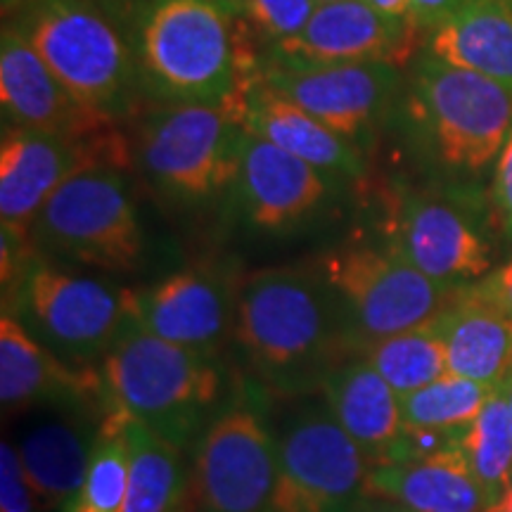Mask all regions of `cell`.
<instances>
[{
    "label": "cell",
    "instance_id": "6da1fadb",
    "mask_svg": "<svg viewBox=\"0 0 512 512\" xmlns=\"http://www.w3.org/2000/svg\"><path fill=\"white\" fill-rule=\"evenodd\" d=\"M233 337L264 387L278 396L316 394L358 354L337 292L316 268H264L235 290Z\"/></svg>",
    "mask_w": 512,
    "mask_h": 512
},
{
    "label": "cell",
    "instance_id": "7a4b0ae2",
    "mask_svg": "<svg viewBox=\"0 0 512 512\" xmlns=\"http://www.w3.org/2000/svg\"><path fill=\"white\" fill-rule=\"evenodd\" d=\"M216 0H147L136 48L140 83L164 105H228L242 117L259 64L245 22Z\"/></svg>",
    "mask_w": 512,
    "mask_h": 512
},
{
    "label": "cell",
    "instance_id": "3957f363",
    "mask_svg": "<svg viewBox=\"0 0 512 512\" xmlns=\"http://www.w3.org/2000/svg\"><path fill=\"white\" fill-rule=\"evenodd\" d=\"M100 375L114 406L178 448L200 432L221 392L216 356L166 342L128 318Z\"/></svg>",
    "mask_w": 512,
    "mask_h": 512
},
{
    "label": "cell",
    "instance_id": "277c9868",
    "mask_svg": "<svg viewBox=\"0 0 512 512\" xmlns=\"http://www.w3.org/2000/svg\"><path fill=\"white\" fill-rule=\"evenodd\" d=\"M15 27L81 105L117 119L133 107L140 83L133 41L95 0H43Z\"/></svg>",
    "mask_w": 512,
    "mask_h": 512
},
{
    "label": "cell",
    "instance_id": "5b68a950",
    "mask_svg": "<svg viewBox=\"0 0 512 512\" xmlns=\"http://www.w3.org/2000/svg\"><path fill=\"white\" fill-rule=\"evenodd\" d=\"M271 420L278 458L273 512H351L366 501L373 463L349 437L323 396L283 399Z\"/></svg>",
    "mask_w": 512,
    "mask_h": 512
},
{
    "label": "cell",
    "instance_id": "8992f818",
    "mask_svg": "<svg viewBox=\"0 0 512 512\" xmlns=\"http://www.w3.org/2000/svg\"><path fill=\"white\" fill-rule=\"evenodd\" d=\"M245 136L233 107L166 102L140 128L138 157L159 190L197 202L235 183Z\"/></svg>",
    "mask_w": 512,
    "mask_h": 512
},
{
    "label": "cell",
    "instance_id": "52a82bcc",
    "mask_svg": "<svg viewBox=\"0 0 512 512\" xmlns=\"http://www.w3.org/2000/svg\"><path fill=\"white\" fill-rule=\"evenodd\" d=\"M318 271L337 292L358 351L430 323L458 290L418 271L389 245L339 247L320 259Z\"/></svg>",
    "mask_w": 512,
    "mask_h": 512
},
{
    "label": "cell",
    "instance_id": "ba28073f",
    "mask_svg": "<svg viewBox=\"0 0 512 512\" xmlns=\"http://www.w3.org/2000/svg\"><path fill=\"white\" fill-rule=\"evenodd\" d=\"M29 235L43 252L105 271H131L143 252L136 204L112 166L69 178L38 211Z\"/></svg>",
    "mask_w": 512,
    "mask_h": 512
},
{
    "label": "cell",
    "instance_id": "9c48e42d",
    "mask_svg": "<svg viewBox=\"0 0 512 512\" xmlns=\"http://www.w3.org/2000/svg\"><path fill=\"white\" fill-rule=\"evenodd\" d=\"M415 110L448 166L479 174L512 131V91L494 79L425 57L415 72Z\"/></svg>",
    "mask_w": 512,
    "mask_h": 512
},
{
    "label": "cell",
    "instance_id": "30bf717a",
    "mask_svg": "<svg viewBox=\"0 0 512 512\" xmlns=\"http://www.w3.org/2000/svg\"><path fill=\"white\" fill-rule=\"evenodd\" d=\"M15 311L57 358L76 368L102 361L126 325V290L48 264L29 268Z\"/></svg>",
    "mask_w": 512,
    "mask_h": 512
},
{
    "label": "cell",
    "instance_id": "8fae6325",
    "mask_svg": "<svg viewBox=\"0 0 512 512\" xmlns=\"http://www.w3.org/2000/svg\"><path fill=\"white\" fill-rule=\"evenodd\" d=\"M126 140L117 128L86 140H69L24 128H5L0 145V216L3 226L27 230L57 188L93 166L124 169Z\"/></svg>",
    "mask_w": 512,
    "mask_h": 512
},
{
    "label": "cell",
    "instance_id": "7c38bea8",
    "mask_svg": "<svg viewBox=\"0 0 512 512\" xmlns=\"http://www.w3.org/2000/svg\"><path fill=\"white\" fill-rule=\"evenodd\" d=\"M204 512H273L278 458L268 422L230 406L204 427L195 458Z\"/></svg>",
    "mask_w": 512,
    "mask_h": 512
},
{
    "label": "cell",
    "instance_id": "4fadbf2b",
    "mask_svg": "<svg viewBox=\"0 0 512 512\" xmlns=\"http://www.w3.org/2000/svg\"><path fill=\"white\" fill-rule=\"evenodd\" d=\"M102 396H76L31 408L15 446L38 508L72 512L91 465L105 411Z\"/></svg>",
    "mask_w": 512,
    "mask_h": 512
},
{
    "label": "cell",
    "instance_id": "5bb4252c",
    "mask_svg": "<svg viewBox=\"0 0 512 512\" xmlns=\"http://www.w3.org/2000/svg\"><path fill=\"white\" fill-rule=\"evenodd\" d=\"M259 79L347 140L380 119L396 86L392 64H313L275 50Z\"/></svg>",
    "mask_w": 512,
    "mask_h": 512
},
{
    "label": "cell",
    "instance_id": "9a60e30c",
    "mask_svg": "<svg viewBox=\"0 0 512 512\" xmlns=\"http://www.w3.org/2000/svg\"><path fill=\"white\" fill-rule=\"evenodd\" d=\"M235 292L216 273L190 268L155 287L126 290V316L166 342L216 356L233 335Z\"/></svg>",
    "mask_w": 512,
    "mask_h": 512
},
{
    "label": "cell",
    "instance_id": "2e32d148",
    "mask_svg": "<svg viewBox=\"0 0 512 512\" xmlns=\"http://www.w3.org/2000/svg\"><path fill=\"white\" fill-rule=\"evenodd\" d=\"M0 102L12 128L86 140L114 128V119L81 105L15 24L0 38Z\"/></svg>",
    "mask_w": 512,
    "mask_h": 512
},
{
    "label": "cell",
    "instance_id": "e0dca14e",
    "mask_svg": "<svg viewBox=\"0 0 512 512\" xmlns=\"http://www.w3.org/2000/svg\"><path fill=\"white\" fill-rule=\"evenodd\" d=\"M389 247L430 278L460 287L489 271V245L456 204L430 195H403L389 226Z\"/></svg>",
    "mask_w": 512,
    "mask_h": 512
},
{
    "label": "cell",
    "instance_id": "ac0fdd59",
    "mask_svg": "<svg viewBox=\"0 0 512 512\" xmlns=\"http://www.w3.org/2000/svg\"><path fill=\"white\" fill-rule=\"evenodd\" d=\"M413 19L387 17L366 0L318 5L304 31L275 46V53L313 64H403L418 43Z\"/></svg>",
    "mask_w": 512,
    "mask_h": 512
},
{
    "label": "cell",
    "instance_id": "d6986e66",
    "mask_svg": "<svg viewBox=\"0 0 512 512\" xmlns=\"http://www.w3.org/2000/svg\"><path fill=\"white\" fill-rule=\"evenodd\" d=\"M240 204L252 226L280 233L309 219L328 195V176L283 147L249 133L240 152Z\"/></svg>",
    "mask_w": 512,
    "mask_h": 512
},
{
    "label": "cell",
    "instance_id": "ffe728a7",
    "mask_svg": "<svg viewBox=\"0 0 512 512\" xmlns=\"http://www.w3.org/2000/svg\"><path fill=\"white\" fill-rule=\"evenodd\" d=\"M107 394L102 375L76 368L38 342L15 313L0 318V401L3 413L19 415L46 403Z\"/></svg>",
    "mask_w": 512,
    "mask_h": 512
},
{
    "label": "cell",
    "instance_id": "44dd1931",
    "mask_svg": "<svg viewBox=\"0 0 512 512\" xmlns=\"http://www.w3.org/2000/svg\"><path fill=\"white\" fill-rule=\"evenodd\" d=\"M242 124L249 133L283 147L290 155L304 159L323 174L347 178L363 176V162L347 138L320 124L316 117L302 110L297 102L273 91L268 83L254 76L247 86L242 105Z\"/></svg>",
    "mask_w": 512,
    "mask_h": 512
},
{
    "label": "cell",
    "instance_id": "7402d4cb",
    "mask_svg": "<svg viewBox=\"0 0 512 512\" xmlns=\"http://www.w3.org/2000/svg\"><path fill=\"white\" fill-rule=\"evenodd\" d=\"M366 498L399 503L411 512H491L494 501L477 482L463 451L427 460L375 465Z\"/></svg>",
    "mask_w": 512,
    "mask_h": 512
},
{
    "label": "cell",
    "instance_id": "603a6c76",
    "mask_svg": "<svg viewBox=\"0 0 512 512\" xmlns=\"http://www.w3.org/2000/svg\"><path fill=\"white\" fill-rule=\"evenodd\" d=\"M339 425L366 451L370 463L382 465L403 430L399 394L363 356H349L320 384Z\"/></svg>",
    "mask_w": 512,
    "mask_h": 512
},
{
    "label": "cell",
    "instance_id": "cb8c5ba5",
    "mask_svg": "<svg viewBox=\"0 0 512 512\" xmlns=\"http://www.w3.org/2000/svg\"><path fill=\"white\" fill-rule=\"evenodd\" d=\"M434 330L446 349L448 373L501 387L512 373V320L460 285Z\"/></svg>",
    "mask_w": 512,
    "mask_h": 512
},
{
    "label": "cell",
    "instance_id": "d4e9b609",
    "mask_svg": "<svg viewBox=\"0 0 512 512\" xmlns=\"http://www.w3.org/2000/svg\"><path fill=\"white\" fill-rule=\"evenodd\" d=\"M432 57L494 79L512 91V5L470 0L432 34Z\"/></svg>",
    "mask_w": 512,
    "mask_h": 512
},
{
    "label": "cell",
    "instance_id": "484cf974",
    "mask_svg": "<svg viewBox=\"0 0 512 512\" xmlns=\"http://www.w3.org/2000/svg\"><path fill=\"white\" fill-rule=\"evenodd\" d=\"M126 437L131 458L126 512H183L188 494L183 448L131 415H126Z\"/></svg>",
    "mask_w": 512,
    "mask_h": 512
},
{
    "label": "cell",
    "instance_id": "4316f807",
    "mask_svg": "<svg viewBox=\"0 0 512 512\" xmlns=\"http://www.w3.org/2000/svg\"><path fill=\"white\" fill-rule=\"evenodd\" d=\"M396 394H411L448 375L446 349L430 323L370 342L358 351Z\"/></svg>",
    "mask_w": 512,
    "mask_h": 512
},
{
    "label": "cell",
    "instance_id": "83f0119b",
    "mask_svg": "<svg viewBox=\"0 0 512 512\" xmlns=\"http://www.w3.org/2000/svg\"><path fill=\"white\" fill-rule=\"evenodd\" d=\"M463 453L494 505L512 486V408L496 387L463 437Z\"/></svg>",
    "mask_w": 512,
    "mask_h": 512
},
{
    "label": "cell",
    "instance_id": "f1b7e54d",
    "mask_svg": "<svg viewBox=\"0 0 512 512\" xmlns=\"http://www.w3.org/2000/svg\"><path fill=\"white\" fill-rule=\"evenodd\" d=\"M128 475H131V458H128L126 413L112 403L110 413L100 425L91 465L72 512H126Z\"/></svg>",
    "mask_w": 512,
    "mask_h": 512
},
{
    "label": "cell",
    "instance_id": "f546056e",
    "mask_svg": "<svg viewBox=\"0 0 512 512\" xmlns=\"http://www.w3.org/2000/svg\"><path fill=\"white\" fill-rule=\"evenodd\" d=\"M494 392L496 387L491 384L448 373L427 387L399 396L403 425L425 430H467Z\"/></svg>",
    "mask_w": 512,
    "mask_h": 512
},
{
    "label": "cell",
    "instance_id": "4dcf8cb0",
    "mask_svg": "<svg viewBox=\"0 0 512 512\" xmlns=\"http://www.w3.org/2000/svg\"><path fill=\"white\" fill-rule=\"evenodd\" d=\"M316 8L318 0H245L240 12L252 34L280 46L302 34Z\"/></svg>",
    "mask_w": 512,
    "mask_h": 512
},
{
    "label": "cell",
    "instance_id": "1f68e13d",
    "mask_svg": "<svg viewBox=\"0 0 512 512\" xmlns=\"http://www.w3.org/2000/svg\"><path fill=\"white\" fill-rule=\"evenodd\" d=\"M36 496L24 475L15 441L0 444V512H36Z\"/></svg>",
    "mask_w": 512,
    "mask_h": 512
},
{
    "label": "cell",
    "instance_id": "d6a6232c",
    "mask_svg": "<svg viewBox=\"0 0 512 512\" xmlns=\"http://www.w3.org/2000/svg\"><path fill=\"white\" fill-rule=\"evenodd\" d=\"M470 292L477 299H482L484 304H489L491 309L503 313L505 318L512 320V261L498 268L496 273L486 275L484 280H479L477 285H467Z\"/></svg>",
    "mask_w": 512,
    "mask_h": 512
},
{
    "label": "cell",
    "instance_id": "836d02e7",
    "mask_svg": "<svg viewBox=\"0 0 512 512\" xmlns=\"http://www.w3.org/2000/svg\"><path fill=\"white\" fill-rule=\"evenodd\" d=\"M494 204L505 233L512 238V131L508 140H505L501 157H498L496 181H494Z\"/></svg>",
    "mask_w": 512,
    "mask_h": 512
},
{
    "label": "cell",
    "instance_id": "e575fe53",
    "mask_svg": "<svg viewBox=\"0 0 512 512\" xmlns=\"http://www.w3.org/2000/svg\"><path fill=\"white\" fill-rule=\"evenodd\" d=\"M470 0H411V19L420 31H437L453 19Z\"/></svg>",
    "mask_w": 512,
    "mask_h": 512
},
{
    "label": "cell",
    "instance_id": "d590c367",
    "mask_svg": "<svg viewBox=\"0 0 512 512\" xmlns=\"http://www.w3.org/2000/svg\"><path fill=\"white\" fill-rule=\"evenodd\" d=\"M366 3L387 17L411 19V0H366Z\"/></svg>",
    "mask_w": 512,
    "mask_h": 512
},
{
    "label": "cell",
    "instance_id": "8d00e7d4",
    "mask_svg": "<svg viewBox=\"0 0 512 512\" xmlns=\"http://www.w3.org/2000/svg\"><path fill=\"white\" fill-rule=\"evenodd\" d=\"M351 512H411V510L403 508L399 503L382 501V498H366V501L358 503Z\"/></svg>",
    "mask_w": 512,
    "mask_h": 512
},
{
    "label": "cell",
    "instance_id": "74e56055",
    "mask_svg": "<svg viewBox=\"0 0 512 512\" xmlns=\"http://www.w3.org/2000/svg\"><path fill=\"white\" fill-rule=\"evenodd\" d=\"M38 3H43V0H3V15H12V12H19V10L27 12Z\"/></svg>",
    "mask_w": 512,
    "mask_h": 512
},
{
    "label": "cell",
    "instance_id": "f35d334b",
    "mask_svg": "<svg viewBox=\"0 0 512 512\" xmlns=\"http://www.w3.org/2000/svg\"><path fill=\"white\" fill-rule=\"evenodd\" d=\"M491 512H512V486H510L508 494H505L501 501H498L494 508H491Z\"/></svg>",
    "mask_w": 512,
    "mask_h": 512
},
{
    "label": "cell",
    "instance_id": "ab89813d",
    "mask_svg": "<svg viewBox=\"0 0 512 512\" xmlns=\"http://www.w3.org/2000/svg\"><path fill=\"white\" fill-rule=\"evenodd\" d=\"M216 3H221V5H226V8H230V10L240 12L242 5H245V0H216Z\"/></svg>",
    "mask_w": 512,
    "mask_h": 512
},
{
    "label": "cell",
    "instance_id": "60d3db41",
    "mask_svg": "<svg viewBox=\"0 0 512 512\" xmlns=\"http://www.w3.org/2000/svg\"><path fill=\"white\" fill-rule=\"evenodd\" d=\"M503 392H505V396H508V403H510V408H512V373L508 375V380H505L503 384Z\"/></svg>",
    "mask_w": 512,
    "mask_h": 512
},
{
    "label": "cell",
    "instance_id": "b9f144b4",
    "mask_svg": "<svg viewBox=\"0 0 512 512\" xmlns=\"http://www.w3.org/2000/svg\"><path fill=\"white\" fill-rule=\"evenodd\" d=\"M114 3H140V5H145L147 0H114Z\"/></svg>",
    "mask_w": 512,
    "mask_h": 512
},
{
    "label": "cell",
    "instance_id": "7bdbcfd3",
    "mask_svg": "<svg viewBox=\"0 0 512 512\" xmlns=\"http://www.w3.org/2000/svg\"><path fill=\"white\" fill-rule=\"evenodd\" d=\"M323 3H337V0H318V5H323Z\"/></svg>",
    "mask_w": 512,
    "mask_h": 512
}]
</instances>
